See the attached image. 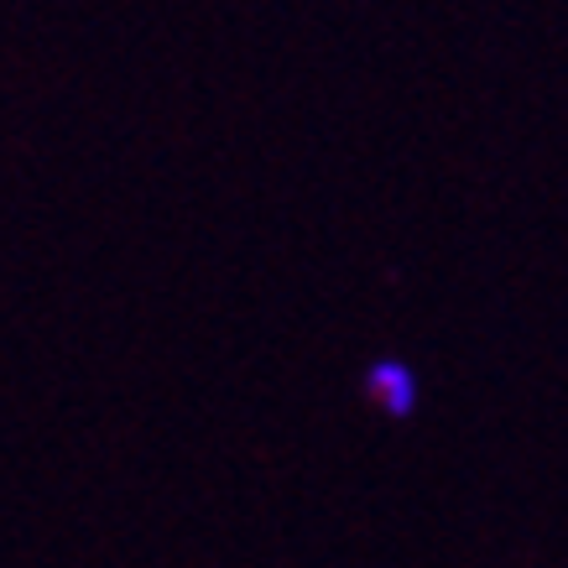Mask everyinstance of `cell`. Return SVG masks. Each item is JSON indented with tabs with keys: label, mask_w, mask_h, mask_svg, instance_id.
Masks as SVG:
<instances>
[{
	"label": "cell",
	"mask_w": 568,
	"mask_h": 568,
	"mask_svg": "<svg viewBox=\"0 0 568 568\" xmlns=\"http://www.w3.org/2000/svg\"><path fill=\"white\" fill-rule=\"evenodd\" d=\"M365 396H371L386 417H407L417 407V376L402 361H376L365 371Z\"/></svg>",
	"instance_id": "cell-1"
}]
</instances>
